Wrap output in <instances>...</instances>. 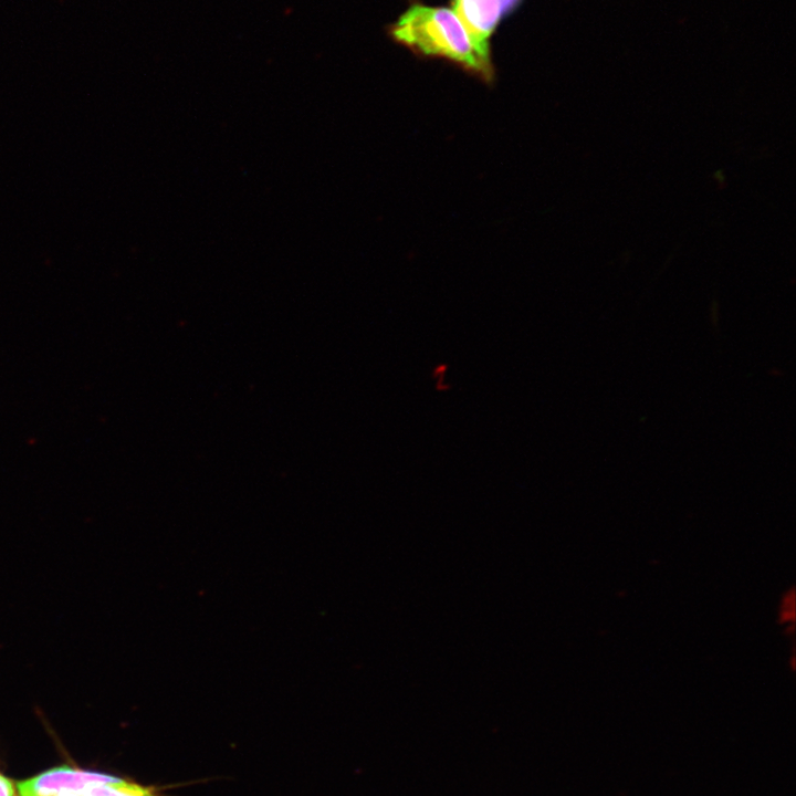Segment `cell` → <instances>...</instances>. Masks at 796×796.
I'll list each match as a JSON object with an SVG mask.
<instances>
[{
    "label": "cell",
    "instance_id": "cell-6",
    "mask_svg": "<svg viewBox=\"0 0 796 796\" xmlns=\"http://www.w3.org/2000/svg\"><path fill=\"white\" fill-rule=\"evenodd\" d=\"M0 796H14L11 782L0 774Z\"/></svg>",
    "mask_w": 796,
    "mask_h": 796
},
{
    "label": "cell",
    "instance_id": "cell-4",
    "mask_svg": "<svg viewBox=\"0 0 796 796\" xmlns=\"http://www.w3.org/2000/svg\"><path fill=\"white\" fill-rule=\"evenodd\" d=\"M56 796H155L153 790L127 782L119 777L106 783L84 786L78 789L63 790Z\"/></svg>",
    "mask_w": 796,
    "mask_h": 796
},
{
    "label": "cell",
    "instance_id": "cell-3",
    "mask_svg": "<svg viewBox=\"0 0 796 796\" xmlns=\"http://www.w3.org/2000/svg\"><path fill=\"white\" fill-rule=\"evenodd\" d=\"M116 776L61 766L43 772L32 778L18 782L19 796H56L63 790L78 789L87 785L106 783Z\"/></svg>",
    "mask_w": 796,
    "mask_h": 796
},
{
    "label": "cell",
    "instance_id": "cell-2",
    "mask_svg": "<svg viewBox=\"0 0 796 796\" xmlns=\"http://www.w3.org/2000/svg\"><path fill=\"white\" fill-rule=\"evenodd\" d=\"M524 0H450V8L464 24L473 45L492 60L491 38L500 24L520 9Z\"/></svg>",
    "mask_w": 796,
    "mask_h": 796
},
{
    "label": "cell",
    "instance_id": "cell-5",
    "mask_svg": "<svg viewBox=\"0 0 796 796\" xmlns=\"http://www.w3.org/2000/svg\"><path fill=\"white\" fill-rule=\"evenodd\" d=\"M778 621L782 625L788 626L794 622L795 619V590L790 588L785 591L778 604Z\"/></svg>",
    "mask_w": 796,
    "mask_h": 796
},
{
    "label": "cell",
    "instance_id": "cell-1",
    "mask_svg": "<svg viewBox=\"0 0 796 796\" xmlns=\"http://www.w3.org/2000/svg\"><path fill=\"white\" fill-rule=\"evenodd\" d=\"M388 38L420 57L442 59L491 82L493 60L483 57L464 24L450 7L410 0L408 8L386 27Z\"/></svg>",
    "mask_w": 796,
    "mask_h": 796
}]
</instances>
